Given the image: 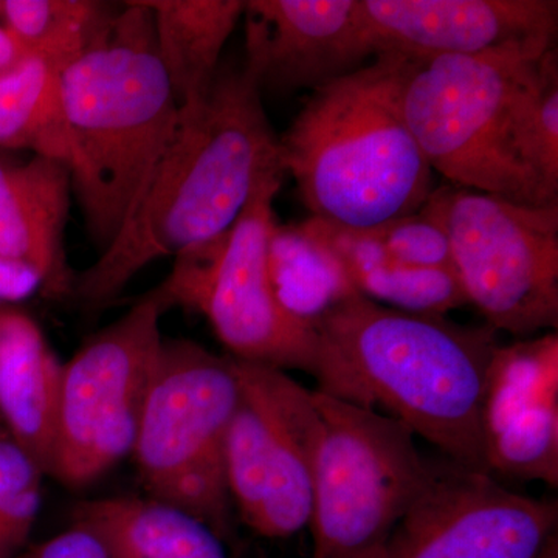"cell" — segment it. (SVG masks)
<instances>
[{
  "label": "cell",
  "mask_w": 558,
  "mask_h": 558,
  "mask_svg": "<svg viewBox=\"0 0 558 558\" xmlns=\"http://www.w3.org/2000/svg\"><path fill=\"white\" fill-rule=\"evenodd\" d=\"M284 174L258 83L244 68L219 69L204 105L180 113L116 240L75 275L72 296L112 303L154 260L226 236L256 191Z\"/></svg>",
  "instance_id": "obj_1"
},
{
  "label": "cell",
  "mask_w": 558,
  "mask_h": 558,
  "mask_svg": "<svg viewBox=\"0 0 558 558\" xmlns=\"http://www.w3.org/2000/svg\"><path fill=\"white\" fill-rule=\"evenodd\" d=\"M318 391L398 418L461 468L487 473L483 405L497 332L357 295L315 325Z\"/></svg>",
  "instance_id": "obj_2"
},
{
  "label": "cell",
  "mask_w": 558,
  "mask_h": 558,
  "mask_svg": "<svg viewBox=\"0 0 558 558\" xmlns=\"http://www.w3.org/2000/svg\"><path fill=\"white\" fill-rule=\"evenodd\" d=\"M409 58L381 54L318 87L279 138L312 218L373 230L424 207L433 170L403 119Z\"/></svg>",
  "instance_id": "obj_3"
},
{
  "label": "cell",
  "mask_w": 558,
  "mask_h": 558,
  "mask_svg": "<svg viewBox=\"0 0 558 558\" xmlns=\"http://www.w3.org/2000/svg\"><path fill=\"white\" fill-rule=\"evenodd\" d=\"M61 94L78 159L73 191L92 241L105 252L179 126L153 14L142 0L119 7L62 70Z\"/></svg>",
  "instance_id": "obj_4"
},
{
  "label": "cell",
  "mask_w": 558,
  "mask_h": 558,
  "mask_svg": "<svg viewBox=\"0 0 558 558\" xmlns=\"http://www.w3.org/2000/svg\"><path fill=\"white\" fill-rule=\"evenodd\" d=\"M553 47L556 43L513 44L478 54L410 60L400 105L433 171L458 189L532 207L558 205L506 138L517 83Z\"/></svg>",
  "instance_id": "obj_5"
},
{
  "label": "cell",
  "mask_w": 558,
  "mask_h": 558,
  "mask_svg": "<svg viewBox=\"0 0 558 558\" xmlns=\"http://www.w3.org/2000/svg\"><path fill=\"white\" fill-rule=\"evenodd\" d=\"M314 558H369L432 478L414 433L398 418L315 391Z\"/></svg>",
  "instance_id": "obj_6"
},
{
  "label": "cell",
  "mask_w": 558,
  "mask_h": 558,
  "mask_svg": "<svg viewBox=\"0 0 558 558\" xmlns=\"http://www.w3.org/2000/svg\"><path fill=\"white\" fill-rule=\"evenodd\" d=\"M240 400L233 359L163 340L134 454L150 498L185 510L216 535L229 527L223 444Z\"/></svg>",
  "instance_id": "obj_7"
},
{
  "label": "cell",
  "mask_w": 558,
  "mask_h": 558,
  "mask_svg": "<svg viewBox=\"0 0 558 558\" xmlns=\"http://www.w3.org/2000/svg\"><path fill=\"white\" fill-rule=\"evenodd\" d=\"M421 211L449 236L459 284L488 328L520 337L557 329L558 205L444 185Z\"/></svg>",
  "instance_id": "obj_8"
},
{
  "label": "cell",
  "mask_w": 558,
  "mask_h": 558,
  "mask_svg": "<svg viewBox=\"0 0 558 558\" xmlns=\"http://www.w3.org/2000/svg\"><path fill=\"white\" fill-rule=\"evenodd\" d=\"M167 311L159 290H150L62 365L51 476L64 486H89L134 450L159 368Z\"/></svg>",
  "instance_id": "obj_9"
},
{
  "label": "cell",
  "mask_w": 558,
  "mask_h": 558,
  "mask_svg": "<svg viewBox=\"0 0 558 558\" xmlns=\"http://www.w3.org/2000/svg\"><path fill=\"white\" fill-rule=\"evenodd\" d=\"M233 365L240 400L223 444L230 497L253 531L290 537L311 520L319 436L315 391L286 371L236 359Z\"/></svg>",
  "instance_id": "obj_10"
},
{
  "label": "cell",
  "mask_w": 558,
  "mask_h": 558,
  "mask_svg": "<svg viewBox=\"0 0 558 558\" xmlns=\"http://www.w3.org/2000/svg\"><path fill=\"white\" fill-rule=\"evenodd\" d=\"M281 183L269 180L256 191L186 310L207 317L231 357L315 376L317 332L279 304L269 277V242L278 223L274 202Z\"/></svg>",
  "instance_id": "obj_11"
},
{
  "label": "cell",
  "mask_w": 558,
  "mask_h": 558,
  "mask_svg": "<svg viewBox=\"0 0 558 558\" xmlns=\"http://www.w3.org/2000/svg\"><path fill=\"white\" fill-rule=\"evenodd\" d=\"M556 526V502L451 462L433 468L427 486L369 558H538Z\"/></svg>",
  "instance_id": "obj_12"
},
{
  "label": "cell",
  "mask_w": 558,
  "mask_h": 558,
  "mask_svg": "<svg viewBox=\"0 0 558 558\" xmlns=\"http://www.w3.org/2000/svg\"><path fill=\"white\" fill-rule=\"evenodd\" d=\"M373 57L409 60L478 54L513 44L556 43V0H359Z\"/></svg>",
  "instance_id": "obj_13"
},
{
  "label": "cell",
  "mask_w": 558,
  "mask_h": 558,
  "mask_svg": "<svg viewBox=\"0 0 558 558\" xmlns=\"http://www.w3.org/2000/svg\"><path fill=\"white\" fill-rule=\"evenodd\" d=\"M242 17L244 69L260 92L315 90L373 57L359 0H248Z\"/></svg>",
  "instance_id": "obj_14"
},
{
  "label": "cell",
  "mask_w": 558,
  "mask_h": 558,
  "mask_svg": "<svg viewBox=\"0 0 558 558\" xmlns=\"http://www.w3.org/2000/svg\"><path fill=\"white\" fill-rule=\"evenodd\" d=\"M488 475L558 484V336L495 349L483 405Z\"/></svg>",
  "instance_id": "obj_15"
},
{
  "label": "cell",
  "mask_w": 558,
  "mask_h": 558,
  "mask_svg": "<svg viewBox=\"0 0 558 558\" xmlns=\"http://www.w3.org/2000/svg\"><path fill=\"white\" fill-rule=\"evenodd\" d=\"M0 149V255L33 267L51 300L72 296L64 234L72 197V171L60 161L10 156Z\"/></svg>",
  "instance_id": "obj_16"
},
{
  "label": "cell",
  "mask_w": 558,
  "mask_h": 558,
  "mask_svg": "<svg viewBox=\"0 0 558 558\" xmlns=\"http://www.w3.org/2000/svg\"><path fill=\"white\" fill-rule=\"evenodd\" d=\"M62 365L27 315L0 311V418L38 465L53 472Z\"/></svg>",
  "instance_id": "obj_17"
},
{
  "label": "cell",
  "mask_w": 558,
  "mask_h": 558,
  "mask_svg": "<svg viewBox=\"0 0 558 558\" xmlns=\"http://www.w3.org/2000/svg\"><path fill=\"white\" fill-rule=\"evenodd\" d=\"M153 14L157 51L180 113L207 100L219 58L244 14L241 0H142Z\"/></svg>",
  "instance_id": "obj_18"
},
{
  "label": "cell",
  "mask_w": 558,
  "mask_h": 558,
  "mask_svg": "<svg viewBox=\"0 0 558 558\" xmlns=\"http://www.w3.org/2000/svg\"><path fill=\"white\" fill-rule=\"evenodd\" d=\"M304 226L332 248L360 295L410 314L444 317L465 306L454 270L418 269L392 258L371 230H354L311 218Z\"/></svg>",
  "instance_id": "obj_19"
},
{
  "label": "cell",
  "mask_w": 558,
  "mask_h": 558,
  "mask_svg": "<svg viewBox=\"0 0 558 558\" xmlns=\"http://www.w3.org/2000/svg\"><path fill=\"white\" fill-rule=\"evenodd\" d=\"M73 524L101 539L109 558H227L218 535L185 510L157 499L80 502Z\"/></svg>",
  "instance_id": "obj_20"
},
{
  "label": "cell",
  "mask_w": 558,
  "mask_h": 558,
  "mask_svg": "<svg viewBox=\"0 0 558 558\" xmlns=\"http://www.w3.org/2000/svg\"><path fill=\"white\" fill-rule=\"evenodd\" d=\"M62 70L47 58L27 54L0 75V149L60 161L75 178L78 159L62 105Z\"/></svg>",
  "instance_id": "obj_21"
},
{
  "label": "cell",
  "mask_w": 558,
  "mask_h": 558,
  "mask_svg": "<svg viewBox=\"0 0 558 558\" xmlns=\"http://www.w3.org/2000/svg\"><path fill=\"white\" fill-rule=\"evenodd\" d=\"M269 277L279 304L312 328L344 301L360 295L339 256L304 222L275 227Z\"/></svg>",
  "instance_id": "obj_22"
},
{
  "label": "cell",
  "mask_w": 558,
  "mask_h": 558,
  "mask_svg": "<svg viewBox=\"0 0 558 558\" xmlns=\"http://www.w3.org/2000/svg\"><path fill=\"white\" fill-rule=\"evenodd\" d=\"M513 156L558 199V57L546 50L523 73L506 112Z\"/></svg>",
  "instance_id": "obj_23"
},
{
  "label": "cell",
  "mask_w": 558,
  "mask_h": 558,
  "mask_svg": "<svg viewBox=\"0 0 558 558\" xmlns=\"http://www.w3.org/2000/svg\"><path fill=\"white\" fill-rule=\"evenodd\" d=\"M119 7L95 0H2L0 21L25 54L61 68L83 53Z\"/></svg>",
  "instance_id": "obj_24"
},
{
  "label": "cell",
  "mask_w": 558,
  "mask_h": 558,
  "mask_svg": "<svg viewBox=\"0 0 558 558\" xmlns=\"http://www.w3.org/2000/svg\"><path fill=\"white\" fill-rule=\"evenodd\" d=\"M40 476L35 461L0 427V558L16 557L35 526Z\"/></svg>",
  "instance_id": "obj_25"
},
{
  "label": "cell",
  "mask_w": 558,
  "mask_h": 558,
  "mask_svg": "<svg viewBox=\"0 0 558 558\" xmlns=\"http://www.w3.org/2000/svg\"><path fill=\"white\" fill-rule=\"evenodd\" d=\"M399 263L418 269H453L449 236L436 220L418 209L371 230Z\"/></svg>",
  "instance_id": "obj_26"
},
{
  "label": "cell",
  "mask_w": 558,
  "mask_h": 558,
  "mask_svg": "<svg viewBox=\"0 0 558 558\" xmlns=\"http://www.w3.org/2000/svg\"><path fill=\"white\" fill-rule=\"evenodd\" d=\"M22 558H109V554L94 532L73 524L69 531L35 546Z\"/></svg>",
  "instance_id": "obj_27"
},
{
  "label": "cell",
  "mask_w": 558,
  "mask_h": 558,
  "mask_svg": "<svg viewBox=\"0 0 558 558\" xmlns=\"http://www.w3.org/2000/svg\"><path fill=\"white\" fill-rule=\"evenodd\" d=\"M43 292V278L27 264L0 255V303H16Z\"/></svg>",
  "instance_id": "obj_28"
},
{
  "label": "cell",
  "mask_w": 558,
  "mask_h": 558,
  "mask_svg": "<svg viewBox=\"0 0 558 558\" xmlns=\"http://www.w3.org/2000/svg\"><path fill=\"white\" fill-rule=\"evenodd\" d=\"M27 54L17 46L16 40L11 38L5 28L0 25V75L13 69L17 62L24 60Z\"/></svg>",
  "instance_id": "obj_29"
},
{
  "label": "cell",
  "mask_w": 558,
  "mask_h": 558,
  "mask_svg": "<svg viewBox=\"0 0 558 558\" xmlns=\"http://www.w3.org/2000/svg\"><path fill=\"white\" fill-rule=\"evenodd\" d=\"M538 558H558V545L557 537L554 535L553 538L546 543L545 549L542 550Z\"/></svg>",
  "instance_id": "obj_30"
},
{
  "label": "cell",
  "mask_w": 558,
  "mask_h": 558,
  "mask_svg": "<svg viewBox=\"0 0 558 558\" xmlns=\"http://www.w3.org/2000/svg\"><path fill=\"white\" fill-rule=\"evenodd\" d=\"M0 9H2V0H0Z\"/></svg>",
  "instance_id": "obj_31"
}]
</instances>
